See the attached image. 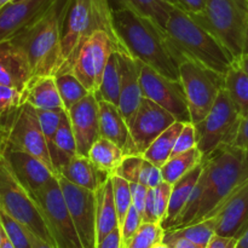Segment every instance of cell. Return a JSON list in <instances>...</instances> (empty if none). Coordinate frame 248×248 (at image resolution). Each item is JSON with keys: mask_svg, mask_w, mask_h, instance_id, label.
<instances>
[{"mask_svg": "<svg viewBox=\"0 0 248 248\" xmlns=\"http://www.w3.org/2000/svg\"><path fill=\"white\" fill-rule=\"evenodd\" d=\"M113 26L128 53L164 77L181 80L179 64L184 57L154 19L124 7L113 11Z\"/></svg>", "mask_w": 248, "mask_h": 248, "instance_id": "cell-1", "label": "cell"}, {"mask_svg": "<svg viewBox=\"0 0 248 248\" xmlns=\"http://www.w3.org/2000/svg\"><path fill=\"white\" fill-rule=\"evenodd\" d=\"M68 4L69 0H53L40 18L10 39L27 58L33 78L55 77L62 67V27Z\"/></svg>", "mask_w": 248, "mask_h": 248, "instance_id": "cell-2", "label": "cell"}, {"mask_svg": "<svg viewBox=\"0 0 248 248\" xmlns=\"http://www.w3.org/2000/svg\"><path fill=\"white\" fill-rule=\"evenodd\" d=\"M165 31L183 57L196 61L220 74L225 75L236 61L210 28L174 5L170 10Z\"/></svg>", "mask_w": 248, "mask_h": 248, "instance_id": "cell-3", "label": "cell"}, {"mask_svg": "<svg viewBox=\"0 0 248 248\" xmlns=\"http://www.w3.org/2000/svg\"><path fill=\"white\" fill-rule=\"evenodd\" d=\"M205 186L194 223L215 215L225 199L248 178V155L232 144H222L203 157Z\"/></svg>", "mask_w": 248, "mask_h": 248, "instance_id": "cell-4", "label": "cell"}, {"mask_svg": "<svg viewBox=\"0 0 248 248\" xmlns=\"http://www.w3.org/2000/svg\"><path fill=\"white\" fill-rule=\"evenodd\" d=\"M96 31H108L121 51L127 52L114 29L108 0H69L62 27L63 64L58 73L72 72L80 46Z\"/></svg>", "mask_w": 248, "mask_h": 248, "instance_id": "cell-5", "label": "cell"}, {"mask_svg": "<svg viewBox=\"0 0 248 248\" xmlns=\"http://www.w3.org/2000/svg\"><path fill=\"white\" fill-rule=\"evenodd\" d=\"M191 17L210 28L235 60L242 55L248 27V0H206L205 11Z\"/></svg>", "mask_w": 248, "mask_h": 248, "instance_id": "cell-6", "label": "cell"}, {"mask_svg": "<svg viewBox=\"0 0 248 248\" xmlns=\"http://www.w3.org/2000/svg\"><path fill=\"white\" fill-rule=\"evenodd\" d=\"M0 211L56 248L33 196L15 177L2 155L0 156Z\"/></svg>", "mask_w": 248, "mask_h": 248, "instance_id": "cell-7", "label": "cell"}, {"mask_svg": "<svg viewBox=\"0 0 248 248\" xmlns=\"http://www.w3.org/2000/svg\"><path fill=\"white\" fill-rule=\"evenodd\" d=\"M179 77L188 99L191 123H200L212 109L224 89V75L196 61L184 57L179 64Z\"/></svg>", "mask_w": 248, "mask_h": 248, "instance_id": "cell-8", "label": "cell"}, {"mask_svg": "<svg viewBox=\"0 0 248 248\" xmlns=\"http://www.w3.org/2000/svg\"><path fill=\"white\" fill-rule=\"evenodd\" d=\"M56 248H84L65 203L57 176L33 194Z\"/></svg>", "mask_w": 248, "mask_h": 248, "instance_id": "cell-9", "label": "cell"}, {"mask_svg": "<svg viewBox=\"0 0 248 248\" xmlns=\"http://www.w3.org/2000/svg\"><path fill=\"white\" fill-rule=\"evenodd\" d=\"M241 116L224 89L215 106L200 123L195 124L196 143L203 157L222 144H232L236 138Z\"/></svg>", "mask_w": 248, "mask_h": 248, "instance_id": "cell-10", "label": "cell"}, {"mask_svg": "<svg viewBox=\"0 0 248 248\" xmlns=\"http://www.w3.org/2000/svg\"><path fill=\"white\" fill-rule=\"evenodd\" d=\"M114 51L123 52L106 31H96L80 46L72 72L91 93H97L101 87L104 70Z\"/></svg>", "mask_w": 248, "mask_h": 248, "instance_id": "cell-11", "label": "cell"}, {"mask_svg": "<svg viewBox=\"0 0 248 248\" xmlns=\"http://www.w3.org/2000/svg\"><path fill=\"white\" fill-rule=\"evenodd\" d=\"M140 89L143 97L159 104L172 114L177 121L191 123L188 99L181 80L164 77L143 63L140 69Z\"/></svg>", "mask_w": 248, "mask_h": 248, "instance_id": "cell-12", "label": "cell"}, {"mask_svg": "<svg viewBox=\"0 0 248 248\" xmlns=\"http://www.w3.org/2000/svg\"><path fill=\"white\" fill-rule=\"evenodd\" d=\"M57 179L82 247L97 248L98 237L96 193L70 183L61 174H57Z\"/></svg>", "mask_w": 248, "mask_h": 248, "instance_id": "cell-13", "label": "cell"}, {"mask_svg": "<svg viewBox=\"0 0 248 248\" xmlns=\"http://www.w3.org/2000/svg\"><path fill=\"white\" fill-rule=\"evenodd\" d=\"M7 142L17 149L23 150L40 160L53 174L57 176L51 160L47 142L41 128L38 111L31 104L24 103L19 108L16 118L14 119L9 128Z\"/></svg>", "mask_w": 248, "mask_h": 248, "instance_id": "cell-14", "label": "cell"}, {"mask_svg": "<svg viewBox=\"0 0 248 248\" xmlns=\"http://www.w3.org/2000/svg\"><path fill=\"white\" fill-rule=\"evenodd\" d=\"M176 121L174 116L162 107L143 97L128 125L136 153L138 155L144 154L149 145Z\"/></svg>", "mask_w": 248, "mask_h": 248, "instance_id": "cell-15", "label": "cell"}, {"mask_svg": "<svg viewBox=\"0 0 248 248\" xmlns=\"http://www.w3.org/2000/svg\"><path fill=\"white\" fill-rule=\"evenodd\" d=\"M73 132L77 140L78 154L89 156L93 143L101 137L99 132V102L96 94L89 93L68 110Z\"/></svg>", "mask_w": 248, "mask_h": 248, "instance_id": "cell-16", "label": "cell"}, {"mask_svg": "<svg viewBox=\"0 0 248 248\" xmlns=\"http://www.w3.org/2000/svg\"><path fill=\"white\" fill-rule=\"evenodd\" d=\"M2 156L15 177L31 193V195L40 190L53 177H56V174H53L40 160L23 150L17 149L9 142L2 152Z\"/></svg>", "mask_w": 248, "mask_h": 248, "instance_id": "cell-17", "label": "cell"}, {"mask_svg": "<svg viewBox=\"0 0 248 248\" xmlns=\"http://www.w3.org/2000/svg\"><path fill=\"white\" fill-rule=\"evenodd\" d=\"M52 2L53 0H14L0 7V43L10 40L34 23Z\"/></svg>", "mask_w": 248, "mask_h": 248, "instance_id": "cell-18", "label": "cell"}, {"mask_svg": "<svg viewBox=\"0 0 248 248\" xmlns=\"http://www.w3.org/2000/svg\"><path fill=\"white\" fill-rule=\"evenodd\" d=\"M213 216L217 219L216 234L235 239L240 236L248 225V178L225 199Z\"/></svg>", "mask_w": 248, "mask_h": 248, "instance_id": "cell-19", "label": "cell"}, {"mask_svg": "<svg viewBox=\"0 0 248 248\" xmlns=\"http://www.w3.org/2000/svg\"><path fill=\"white\" fill-rule=\"evenodd\" d=\"M120 63V99L119 109L130 125L143 98L140 89V69L143 62L128 52H119Z\"/></svg>", "mask_w": 248, "mask_h": 248, "instance_id": "cell-20", "label": "cell"}, {"mask_svg": "<svg viewBox=\"0 0 248 248\" xmlns=\"http://www.w3.org/2000/svg\"><path fill=\"white\" fill-rule=\"evenodd\" d=\"M33 78L23 53L10 40L0 43V85L24 92Z\"/></svg>", "mask_w": 248, "mask_h": 248, "instance_id": "cell-21", "label": "cell"}, {"mask_svg": "<svg viewBox=\"0 0 248 248\" xmlns=\"http://www.w3.org/2000/svg\"><path fill=\"white\" fill-rule=\"evenodd\" d=\"M99 102V132L101 137L111 140L125 152L126 155L137 154L131 138L130 127L116 104ZM138 155V154H137Z\"/></svg>", "mask_w": 248, "mask_h": 248, "instance_id": "cell-22", "label": "cell"}, {"mask_svg": "<svg viewBox=\"0 0 248 248\" xmlns=\"http://www.w3.org/2000/svg\"><path fill=\"white\" fill-rule=\"evenodd\" d=\"M24 103L44 110H67L61 98L55 77H38L24 90Z\"/></svg>", "mask_w": 248, "mask_h": 248, "instance_id": "cell-23", "label": "cell"}, {"mask_svg": "<svg viewBox=\"0 0 248 248\" xmlns=\"http://www.w3.org/2000/svg\"><path fill=\"white\" fill-rule=\"evenodd\" d=\"M58 174L68 179L70 183L94 193L107 179L110 178L99 172L89 156H82L79 154L70 157L69 161L62 167Z\"/></svg>", "mask_w": 248, "mask_h": 248, "instance_id": "cell-24", "label": "cell"}, {"mask_svg": "<svg viewBox=\"0 0 248 248\" xmlns=\"http://www.w3.org/2000/svg\"><path fill=\"white\" fill-rule=\"evenodd\" d=\"M202 170L203 166L202 162H201L193 171H190L188 174L182 177L179 181H177L172 186L169 210H167L166 218H165L164 223H162V227H164L165 230L171 229L174 223H176V220L178 219L179 216H181L182 211L184 210L191 193H193L194 186H196L201 173H202Z\"/></svg>", "mask_w": 248, "mask_h": 248, "instance_id": "cell-25", "label": "cell"}, {"mask_svg": "<svg viewBox=\"0 0 248 248\" xmlns=\"http://www.w3.org/2000/svg\"><path fill=\"white\" fill-rule=\"evenodd\" d=\"M97 199V237L98 244L119 228V218L116 212L113 194L111 178H108L96 191Z\"/></svg>", "mask_w": 248, "mask_h": 248, "instance_id": "cell-26", "label": "cell"}, {"mask_svg": "<svg viewBox=\"0 0 248 248\" xmlns=\"http://www.w3.org/2000/svg\"><path fill=\"white\" fill-rule=\"evenodd\" d=\"M77 154V140H75L74 132H73L69 113L65 111L63 114L62 121L56 131L52 148L50 149L51 160H52L53 167H55L57 174L60 173L62 167L69 161L70 157Z\"/></svg>", "mask_w": 248, "mask_h": 248, "instance_id": "cell-27", "label": "cell"}, {"mask_svg": "<svg viewBox=\"0 0 248 248\" xmlns=\"http://www.w3.org/2000/svg\"><path fill=\"white\" fill-rule=\"evenodd\" d=\"M126 154L118 144L104 137H99L89 153V159L99 172L111 177L120 166Z\"/></svg>", "mask_w": 248, "mask_h": 248, "instance_id": "cell-28", "label": "cell"}, {"mask_svg": "<svg viewBox=\"0 0 248 248\" xmlns=\"http://www.w3.org/2000/svg\"><path fill=\"white\" fill-rule=\"evenodd\" d=\"M216 232H217V219L213 216L194 224L166 230L164 242L170 244L176 239H186L201 248H206L208 242L216 235Z\"/></svg>", "mask_w": 248, "mask_h": 248, "instance_id": "cell-29", "label": "cell"}, {"mask_svg": "<svg viewBox=\"0 0 248 248\" xmlns=\"http://www.w3.org/2000/svg\"><path fill=\"white\" fill-rule=\"evenodd\" d=\"M224 90L239 111L240 116L248 115V75L235 61L224 75Z\"/></svg>", "mask_w": 248, "mask_h": 248, "instance_id": "cell-30", "label": "cell"}, {"mask_svg": "<svg viewBox=\"0 0 248 248\" xmlns=\"http://www.w3.org/2000/svg\"><path fill=\"white\" fill-rule=\"evenodd\" d=\"M111 11L131 7L154 19L161 28H166L170 10L173 6L172 0H108Z\"/></svg>", "mask_w": 248, "mask_h": 248, "instance_id": "cell-31", "label": "cell"}, {"mask_svg": "<svg viewBox=\"0 0 248 248\" xmlns=\"http://www.w3.org/2000/svg\"><path fill=\"white\" fill-rule=\"evenodd\" d=\"M183 126L184 123H181V121H176L173 125L170 126L149 145V148L143 154V157L161 169L172 156L176 140Z\"/></svg>", "mask_w": 248, "mask_h": 248, "instance_id": "cell-32", "label": "cell"}, {"mask_svg": "<svg viewBox=\"0 0 248 248\" xmlns=\"http://www.w3.org/2000/svg\"><path fill=\"white\" fill-rule=\"evenodd\" d=\"M202 160L203 155L198 147L193 148L186 153H182V154L173 155L161 167L164 181L173 186L182 177L188 174L196 166H199L202 162Z\"/></svg>", "mask_w": 248, "mask_h": 248, "instance_id": "cell-33", "label": "cell"}, {"mask_svg": "<svg viewBox=\"0 0 248 248\" xmlns=\"http://www.w3.org/2000/svg\"><path fill=\"white\" fill-rule=\"evenodd\" d=\"M171 191L172 184L167 182H162L155 188H149L145 200L143 222L160 223L162 225L169 210Z\"/></svg>", "mask_w": 248, "mask_h": 248, "instance_id": "cell-34", "label": "cell"}, {"mask_svg": "<svg viewBox=\"0 0 248 248\" xmlns=\"http://www.w3.org/2000/svg\"><path fill=\"white\" fill-rule=\"evenodd\" d=\"M96 94L98 101H107L119 107L120 99V63H119L118 51L111 53L108 61L103 79Z\"/></svg>", "mask_w": 248, "mask_h": 248, "instance_id": "cell-35", "label": "cell"}, {"mask_svg": "<svg viewBox=\"0 0 248 248\" xmlns=\"http://www.w3.org/2000/svg\"><path fill=\"white\" fill-rule=\"evenodd\" d=\"M55 80L58 91H60L61 98H62L63 104H64L67 110H69L74 104L85 98L87 94L91 93V92L87 91V89L81 84V81L73 74V72L58 73L55 75Z\"/></svg>", "mask_w": 248, "mask_h": 248, "instance_id": "cell-36", "label": "cell"}, {"mask_svg": "<svg viewBox=\"0 0 248 248\" xmlns=\"http://www.w3.org/2000/svg\"><path fill=\"white\" fill-rule=\"evenodd\" d=\"M23 104V92L6 85H0V126L7 132Z\"/></svg>", "mask_w": 248, "mask_h": 248, "instance_id": "cell-37", "label": "cell"}, {"mask_svg": "<svg viewBox=\"0 0 248 248\" xmlns=\"http://www.w3.org/2000/svg\"><path fill=\"white\" fill-rule=\"evenodd\" d=\"M165 232L166 230L160 223L143 222L127 248H153L164 242Z\"/></svg>", "mask_w": 248, "mask_h": 248, "instance_id": "cell-38", "label": "cell"}, {"mask_svg": "<svg viewBox=\"0 0 248 248\" xmlns=\"http://www.w3.org/2000/svg\"><path fill=\"white\" fill-rule=\"evenodd\" d=\"M111 184H113V194L114 200H115L116 212H118L119 218V228L125 220L126 216H127L128 210L132 206V196H131V188L130 182L126 179L121 178V177L113 174L110 177Z\"/></svg>", "mask_w": 248, "mask_h": 248, "instance_id": "cell-39", "label": "cell"}, {"mask_svg": "<svg viewBox=\"0 0 248 248\" xmlns=\"http://www.w3.org/2000/svg\"><path fill=\"white\" fill-rule=\"evenodd\" d=\"M0 220L4 225L7 237L15 248H33L29 240L28 232L23 225L19 224L17 220H15L2 211H0Z\"/></svg>", "mask_w": 248, "mask_h": 248, "instance_id": "cell-40", "label": "cell"}, {"mask_svg": "<svg viewBox=\"0 0 248 248\" xmlns=\"http://www.w3.org/2000/svg\"><path fill=\"white\" fill-rule=\"evenodd\" d=\"M36 111H38L41 128H43L44 136H45L48 150H50L52 148L56 131H57L58 126H60L61 121H62L63 114L68 110H44V109H36Z\"/></svg>", "mask_w": 248, "mask_h": 248, "instance_id": "cell-41", "label": "cell"}, {"mask_svg": "<svg viewBox=\"0 0 248 248\" xmlns=\"http://www.w3.org/2000/svg\"><path fill=\"white\" fill-rule=\"evenodd\" d=\"M143 160H144L143 155H126L114 174L126 179L130 183H140V173Z\"/></svg>", "mask_w": 248, "mask_h": 248, "instance_id": "cell-42", "label": "cell"}, {"mask_svg": "<svg viewBox=\"0 0 248 248\" xmlns=\"http://www.w3.org/2000/svg\"><path fill=\"white\" fill-rule=\"evenodd\" d=\"M142 216L140 215V212H138V211L136 210L135 206L132 205L130 207V210H128L125 220H124V223L120 227L121 241H123L124 248H127L128 244H130L131 240L133 239L136 232H138V229H140V227L142 225Z\"/></svg>", "mask_w": 248, "mask_h": 248, "instance_id": "cell-43", "label": "cell"}, {"mask_svg": "<svg viewBox=\"0 0 248 248\" xmlns=\"http://www.w3.org/2000/svg\"><path fill=\"white\" fill-rule=\"evenodd\" d=\"M198 147L196 143V130L195 125L193 123L184 124L183 128H182L181 133H179L178 138L176 140V145L173 148V153L172 156L177 154H182L188 150L193 149V148Z\"/></svg>", "mask_w": 248, "mask_h": 248, "instance_id": "cell-44", "label": "cell"}, {"mask_svg": "<svg viewBox=\"0 0 248 248\" xmlns=\"http://www.w3.org/2000/svg\"><path fill=\"white\" fill-rule=\"evenodd\" d=\"M162 182L165 181L161 173V169L155 166L154 164L148 161L147 159L143 160L142 169H140V183L145 186L147 188H155V186H160Z\"/></svg>", "mask_w": 248, "mask_h": 248, "instance_id": "cell-45", "label": "cell"}, {"mask_svg": "<svg viewBox=\"0 0 248 248\" xmlns=\"http://www.w3.org/2000/svg\"><path fill=\"white\" fill-rule=\"evenodd\" d=\"M131 188V196H132V205L135 206L136 210L140 212V215H144V207H145V200H147L148 190L149 188H147L145 186L140 183H130Z\"/></svg>", "mask_w": 248, "mask_h": 248, "instance_id": "cell-46", "label": "cell"}, {"mask_svg": "<svg viewBox=\"0 0 248 248\" xmlns=\"http://www.w3.org/2000/svg\"><path fill=\"white\" fill-rule=\"evenodd\" d=\"M172 4L190 16H194L205 11L206 0H172Z\"/></svg>", "mask_w": 248, "mask_h": 248, "instance_id": "cell-47", "label": "cell"}, {"mask_svg": "<svg viewBox=\"0 0 248 248\" xmlns=\"http://www.w3.org/2000/svg\"><path fill=\"white\" fill-rule=\"evenodd\" d=\"M232 145L242 149L248 155V115L241 118L239 131Z\"/></svg>", "mask_w": 248, "mask_h": 248, "instance_id": "cell-48", "label": "cell"}, {"mask_svg": "<svg viewBox=\"0 0 248 248\" xmlns=\"http://www.w3.org/2000/svg\"><path fill=\"white\" fill-rule=\"evenodd\" d=\"M97 248H124L121 241L120 228L113 230L109 235H107L103 240L98 244Z\"/></svg>", "mask_w": 248, "mask_h": 248, "instance_id": "cell-49", "label": "cell"}, {"mask_svg": "<svg viewBox=\"0 0 248 248\" xmlns=\"http://www.w3.org/2000/svg\"><path fill=\"white\" fill-rule=\"evenodd\" d=\"M236 247V239L235 237L220 236L216 234L212 237L206 248H235Z\"/></svg>", "mask_w": 248, "mask_h": 248, "instance_id": "cell-50", "label": "cell"}, {"mask_svg": "<svg viewBox=\"0 0 248 248\" xmlns=\"http://www.w3.org/2000/svg\"><path fill=\"white\" fill-rule=\"evenodd\" d=\"M169 245L172 248H201L200 246H198L196 244H194V242L189 241L186 239H176L172 242H170Z\"/></svg>", "mask_w": 248, "mask_h": 248, "instance_id": "cell-51", "label": "cell"}, {"mask_svg": "<svg viewBox=\"0 0 248 248\" xmlns=\"http://www.w3.org/2000/svg\"><path fill=\"white\" fill-rule=\"evenodd\" d=\"M27 232H28L29 240H31V247L33 248H53L51 245H48L47 242H45L44 240H41L40 237H38L36 235H34L33 232H29L28 229H27Z\"/></svg>", "mask_w": 248, "mask_h": 248, "instance_id": "cell-52", "label": "cell"}, {"mask_svg": "<svg viewBox=\"0 0 248 248\" xmlns=\"http://www.w3.org/2000/svg\"><path fill=\"white\" fill-rule=\"evenodd\" d=\"M235 248H248V225L236 239V247Z\"/></svg>", "mask_w": 248, "mask_h": 248, "instance_id": "cell-53", "label": "cell"}, {"mask_svg": "<svg viewBox=\"0 0 248 248\" xmlns=\"http://www.w3.org/2000/svg\"><path fill=\"white\" fill-rule=\"evenodd\" d=\"M7 137H9V132L0 126V156L2 155V152L7 144Z\"/></svg>", "mask_w": 248, "mask_h": 248, "instance_id": "cell-54", "label": "cell"}, {"mask_svg": "<svg viewBox=\"0 0 248 248\" xmlns=\"http://www.w3.org/2000/svg\"><path fill=\"white\" fill-rule=\"evenodd\" d=\"M236 62L248 75V55H241L239 58H237Z\"/></svg>", "mask_w": 248, "mask_h": 248, "instance_id": "cell-55", "label": "cell"}, {"mask_svg": "<svg viewBox=\"0 0 248 248\" xmlns=\"http://www.w3.org/2000/svg\"><path fill=\"white\" fill-rule=\"evenodd\" d=\"M5 237H6V232H5L4 225H2L1 220H0V248L2 246V242H4Z\"/></svg>", "mask_w": 248, "mask_h": 248, "instance_id": "cell-56", "label": "cell"}, {"mask_svg": "<svg viewBox=\"0 0 248 248\" xmlns=\"http://www.w3.org/2000/svg\"><path fill=\"white\" fill-rule=\"evenodd\" d=\"M242 55H248V27L246 31V36H245V43H244V52Z\"/></svg>", "mask_w": 248, "mask_h": 248, "instance_id": "cell-57", "label": "cell"}, {"mask_svg": "<svg viewBox=\"0 0 248 248\" xmlns=\"http://www.w3.org/2000/svg\"><path fill=\"white\" fill-rule=\"evenodd\" d=\"M1 248H15L14 245H12L11 241H10V240H9V237H7V235H6V237H5L4 242H2Z\"/></svg>", "mask_w": 248, "mask_h": 248, "instance_id": "cell-58", "label": "cell"}, {"mask_svg": "<svg viewBox=\"0 0 248 248\" xmlns=\"http://www.w3.org/2000/svg\"><path fill=\"white\" fill-rule=\"evenodd\" d=\"M153 248H172L170 246L169 244H166V242H160V244H157L156 246H154Z\"/></svg>", "mask_w": 248, "mask_h": 248, "instance_id": "cell-59", "label": "cell"}, {"mask_svg": "<svg viewBox=\"0 0 248 248\" xmlns=\"http://www.w3.org/2000/svg\"><path fill=\"white\" fill-rule=\"evenodd\" d=\"M11 1H14V0H0V7H2L4 5L9 4V2H11Z\"/></svg>", "mask_w": 248, "mask_h": 248, "instance_id": "cell-60", "label": "cell"}, {"mask_svg": "<svg viewBox=\"0 0 248 248\" xmlns=\"http://www.w3.org/2000/svg\"><path fill=\"white\" fill-rule=\"evenodd\" d=\"M19 1H23V0H19Z\"/></svg>", "mask_w": 248, "mask_h": 248, "instance_id": "cell-61", "label": "cell"}]
</instances>
